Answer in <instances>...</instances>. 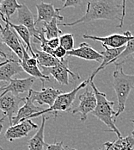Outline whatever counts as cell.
<instances>
[{"label": "cell", "instance_id": "obj_13", "mask_svg": "<svg viewBox=\"0 0 134 150\" xmlns=\"http://www.w3.org/2000/svg\"><path fill=\"white\" fill-rule=\"evenodd\" d=\"M43 69V73L45 74H50L51 76L53 77V79L60 85H64V86H68L69 85V75H71L74 79L76 78H79L76 77L74 74V73H72L68 66H67V61L64 60L60 65L53 67H48V68H45L42 67Z\"/></svg>", "mask_w": 134, "mask_h": 150}, {"label": "cell", "instance_id": "obj_25", "mask_svg": "<svg viewBox=\"0 0 134 150\" xmlns=\"http://www.w3.org/2000/svg\"><path fill=\"white\" fill-rule=\"evenodd\" d=\"M43 30L46 35V39L50 40L53 38H58L62 35V31L58 27V19L53 18L49 23H44L43 24Z\"/></svg>", "mask_w": 134, "mask_h": 150}, {"label": "cell", "instance_id": "obj_26", "mask_svg": "<svg viewBox=\"0 0 134 150\" xmlns=\"http://www.w3.org/2000/svg\"><path fill=\"white\" fill-rule=\"evenodd\" d=\"M60 46L68 52L74 49V35L72 34H64L60 35Z\"/></svg>", "mask_w": 134, "mask_h": 150}, {"label": "cell", "instance_id": "obj_11", "mask_svg": "<svg viewBox=\"0 0 134 150\" xmlns=\"http://www.w3.org/2000/svg\"><path fill=\"white\" fill-rule=\"evenodd\" d=\"M38 125L31 119H27V120L22 121L17 124L10 126L4 134V137L9 141V142H13L16 139L23 138L28 136L29 133L32 129H37Z\"/></svg>", "mask_w": 134, "mask_h": 150}, {"label": "cell", "instance_id": "obj_4", "mask_svg": "<svg viewBox=\"0 0 134 150\" xmlns=\"http://www.w3.org/2000/svg\"><path fill=\"white\" fill-rule=\"evenodd\" d=\"M88 83H89V79H86V80L83 81L78 86L75 87L72 91H71L69 92H63L62 94H60V96L57 98L54 104L52 105L51 107H48L47 109H45V110H41L39 113L34 114L33 116L30 117L29 119L34 118V117H38L46 114V113H53V114H55V116H57V113L59 111H62V112L68 111L69 110H71L72 106L74 103L76 93L81 89L86 87Z\"/></svg>", "mask_w": 134, "mask_h": 150}, {"label": "cell", "instance_id": "obj_23", "mask_svg": "<svg viewBox=\"0 0 134 150\" xmlns=\"http://www.w3.org/2000/svg\"><path fill=\"white\" fill-rule=\"evenodd\" d=\"M33 50L35 53L36 59L38 60L39 65L41 66V67H45V68L53 67L60 65L64 61V60H59L56 57H54L47 53H45L43 51H40L36 47L33 48Z\"/></svg>", "mask_w": 134, "mask_h": 150}, {"label": "cell", "instance_id": "obj_22", "mask_svg": "<svg viewBox=\"0 0 134 150\" xmlns=\"http://www.w3.org/2000/svg\"><path fill=\"white\" fill-rule=\"evenodd\" d=\"M2 20H3L4 23H9L10 26H11L12 29L15 30V31L17 33V35H18V36L22 40V42H23L24 44L26 45L27 49L29 51L30 54H32V56H33V57H36L35 53L34 52L33 47H32V46H31V36H32V35H31V34H30L29 29H28L27 27L22 25V24H14V23H12L10 20L4 18V16H2Z\"/></svg>", "mask_w": 134, "mask_h": 150}, {"label": "cell", "instance_id": "obj_16", "mask_svg": "<svg viewBox=\"0 0 134 150\" xmlns=\"http://www.w3.org/2000/svg\"><path fill=\"white\" fill-rule=\"evenodd\" d=\"M67 55L80 58L85 60H94V61H97L101 63L102 61V54L97 52L94 48H92L86 42H83L77 48H74L73 50L69 51Z\"/></svg>", "mask_w": 134, "mask_h": 150}, {"label": "cell", "instance_id": "obj_21", "mask_svg": "<svg viewBox=\"0 0 134 150\" xmlns=\"http://www.w3.org/2000/svg\"><path fill=\"white\" fill-rule=\"evenodd\" d=\"M105 150H134V131L126 137L118 138L114 142H107Z\"/></svg>", "mask_w": 134, "mask_h": 150}, {"label": "cell", "instance_id": "obj_35", "mask_svg": "<svg viewBox=\"0 0 134 150\" xmlns=\"http://www.w3.org/2000/svg\"><path fill=\"white\" fill-rule=\"evenodd\" d=\"M2 1H3V0H0V3H1V2H2Z\"/></svg>", "mask_w": 134, "mask_h": 150}, {"label": "cell", "instance_id": "obj_12", "mask_svg": "<svg viewBox=\"0 0 134 150\" xmlns=\"http://www.w3.org/2000/svg\"><path fill=\"white\" fill-rule=\"evenodd\" d=\"M62 93L63 91L59 89H54L53 87H43L41 91L30 90L28 96L34 103H37L38 105H47L49 107H51L54 104L57 98Z\"/></svg>", "mask_w": 134, "mask_h": 150}, {"label": "cell", "instance_id": "obj_10", "mask_svg": "<svg viewBox=\"0 0 134 150\" xmlns=\"http://www.w3.org/2000/svg\"><path fill=\"white\" fill-rule=\"evenodd\" d=\"M3 58H5L4 61L0 64V80L4 82H10L12 79V77L15 74H18L23 71L19 60H15L13 57L9 56L1 52Z\"/></svg>", "mask_w": 134, "mask_h": 150}, {"label": "cell", "instance_id": "obj_19", "mask_svg": "<svg viewBox=\"0 0 134 150\" xmlns=\"http://www.w3.org/2000/svg\"><path fill=\"white\" fill-rule=\"evenodd\" d=\"M41 110H43L41 109V107L34 105V102L30 98L29 96H27L26 100L24 102V105L19 109L16 116L14 117L12 125L17 124V123H19V122H21L22 121L29 119L31 116H33L34 114L39 113Z\"/></svg>", "mask_w": 134, "mask_h": 150}, {"label": "cell", "instance_id": "obj_7", "mask_svg": "<svg viewBox=\"0 0 134 150\" xmlns=\"http://www.w3.org/2000/svg\"><path fill=\"white\" fill-rule=\"evenodd\" d=\"M1 41L7 46L15 55L18 60L23 58V44L19 40L18 35L9 23H5V26H1Z\"/></svg>", "mask_w": 134, "mask_h": 150}, {"label": "cell", "instance_id": "obj_8", "mask_svg": "<svg viewBox=\"0 0 134 150\" xmlns=\"http://www.w3.org/2000/svg\"><path fill=\"white\" fill-rule=\"evenodd\" d=\"M83 38L93 40L95 42H100L103 45L107 46L108 47L119 48L126 45L129 41L133 39L134 35H133V34L129 30H126L123 34H113L107 36H94L83 35Z\"/></svg>", "mask_w": 134, "mask_h": 150}, {"label": "cell", "instance_id": "obj_33", "mask_svg": "<svg viewBox=\"0 0 134 150\" xmlns=\"http://www.w3.org/2000/svg\"><path fill=\"white\" fill-rule=\"evenodd\" d=\"M64 150H76V149H71L70 147H68V146H65V147H64Z\"/></svg>", "mask_w": 134, "mask_h": 150}, {"label": "cell", "instance_id": "obj_32", "mask_svg": "<svg viewBox=\"0 0 134 150\" xmlns=\"http://www.w3.org/2000/svg\"><path fill=\"white\" fill-rule=\"evenodd\" d=\"M126 0H122V9H123V13H122V17L121 20L119 22V24L118 25L119 28H121L124 24V19H125V16H126Z\"/></svg>", "mask_w": 134, "mask_h": 150}, {"label": "cell", "instance_id": "obj_2", "mask_svg": "<svg viewBox=\"0 0 134 150\" xmlns=\"http://www.w3.org/2000/svg\"><path fill=\"white\" fill-rule=\"evenodd\" d=\"M89 86L95 91L96 98H97L96 108L92 112V114L96 118H98L101 122H102L104 124H106L107 127H108L112 132L115 133L116 135L118 136V138L122 137L118 128L115 125V122H114V116L116 114V111H114L113 110V106L114 105V102L109 101L107 98V95L103 92H101L97 89V87L95 85L93 80L89 81Z\"/></svg>", "mask_w": 134, "mask_h": 150}, {"label": "cell", "instance_id": "obj_18", "mask_svg": "<svg viewBox=\"0 0 134 150\" xmlns=\"http://www.w3.org/2000/svg\"><path fill=\"white\" fill-rule=\"evenodd\" d=\"M17 16L20 23L27 27L29 30L31 35L35 38L39 35L40 29H36L34 16L26 4H22V7L17 11Z\"/></svg>", "mask_w": 134, "mask_h": 150}, {"label": "cell", "instance_id": "obj_34", "mask_svg": "<svg viewBox=\"0 0 134 150\" xmlns=\"http://www.w3.org/2000/svg\"><path fill=\"white\" fill-rule=\"evenodd\" d=\"M131 121H132V122L133 123V125H134V120H133H133H131ZM133 131H134V130H133Z\"/></svg>", "mask_w": 134, "mask_h": 150}, {"label": "cell", "instance_id": "obj_20", "mask_svg": "<svg viewBox=\"0 0 134 150\" xmlns=\"http://www.w3.org/2000/svg\"><path fill=\"white\" fill-rule=\"evenodd\" d=\"M47 117L43 116L42 121H41V125L37 130V132L30 138L29 141L28 142L27 145L29 150H45V149L47 148V145L45 142L44 140V132L45 126H46V122Z\"/></svg>", "mask_w": 134, "mask_h": 150}, {"label": "cell", "instance_id": "obj_29", "mask_svg": "<svg viewBox=\"0 0 134 150\" xmlns=\"http://www.w3.org/2000/svg\"><path fill=\"white\" fill-rule=\"evenodd\" d=\"M83 0H65V3H64V5L60 8H58L57 10L60 11L61 10H64L65 8H69V7H76L77 6L78 4H81Z\"/></svg>", "mask_w": 134, "mask_h": 150}, {"label": "cell", "instance_id": "obj_28", "mask_svg": "<svg viewBox=\"0 0 134 150\" xmlns=\"http://www.w3.org/2000/svg\"><path fill=\"white\" fill-rule=\"evenodd\" d=\"M67 54H68V51L67 50H65L63 47H61L60 46L59 47H57L55 50H54V56L57 58V59H59L60 60H64V58L67 55Z\"/></svg>", "mask_w": 134, "mask_h": 150}, {"label": "cell", "instance_id": "obj_1", "mask_svg": "<svg viewBox=\"0 0 134 150\" xmlns=\"http://www.w3.org/2000/svg\"><path fill=\"white\" fill-rule=\"evenodd\" d=\"M122 5L114 0H95L89 2L85 14L72 23H62L61 26L72 27L78 23H85L96 20H121Z\"/></svg>", "mask_w": 134, "mask_h": 150}, {"label": "cell", "instance_id": "obj_36", "mask_svg": "<svg viewBox=\"0 0 134 150\" xmlns=\"http://www.w3.org/2000/svg\"><path fill=\"white\" fill-rule=\"evenodd\" d=\"M98 150H102V149H98Z\"/></svg>", "mask_w": 134, "mask_h": 150}, {"label": "cell", "instance_id": "obj_5", "mask_svg": "<svg viewBox=\"0 0 134 150\" xmlns=\"http://www.w3.org/2000/svg\"><path fill=\"white\" fill-rule=\"evenodd\" d=\"M26 98H20L11 92L2 93L0 97V109L4 113V117H7L10 126H12L13 119L16 116L21 102H25Z\"/></svg>", "mask_w": 134, "mask_h": 150}, {"label": "cell", "instance_id": "obj_24", "mask_svg": "<svg viewBox=\"0 0 134 150\" xmlns=\"http://www.w3.org/2000/svg\"><path fill=\"white\" fill-rule=\"evenodd\" d=\"M22 7V4H19L17 0H3L0 3V11L1 16L4 18L10 20L11 16Z\"/></svg>", "mask_w": 134, "mask_h": 150}, {"label": "cell", "instance_id": "obj_31", "mask_svg": "<svg viewBox=\"0 0 134 150\" xmlns=\"http://www.w3.org/2000/svg\"><path fill=\"white\" fill-rule=\"evenodd\" d=\"M46 150H64L63 142H54L53 144H48Z\"/></svg>", "mask_w": 134, "mask_h": 150}, {"label": "cell", "instance_id": "obj_9", "mask_svg": "<svg viewBox=\"0 0 134 150\" xmlns=\"http://www.w3.org/2000/svg\"><path fill=\"white\" fill-rule=\"evenodd\" d=\"M20 64L25 73L29 74L31 77H34L35 79H38L41 80L42 84L44 85V82L50 81V77L48 75L45 74L43 72H41L38 67V60L36 57H30L28 54L27 47L24 44L23 45V58L22 60H19Z\"/></svg>", "mask_w": 134, "mask_h": 150}, {"label": "cell", "instance_id": "obj_17", "mask_svg": "<svg viewBox=\"0 0 134 150\" xmlns=\"http://www.w3.org/2000/svg\"><path fill=\"white\" fill-rule=\"evenodd\" d=\"M35 81V78L29 77L22 79H12L9 85L2 87L1 91H4L3 93H7V92H11L15 95L20 94V93H24L26 91H29L31 87L33 86L34 83Z\"/></svg>", "mask_w": 134, "mask_h": 150}, {"label": "cell", "instance_id": "obj_30", "mask_svg": "<svg viewBox=\"0 0 134 150\" xmlns=\"http://www.w3.org/2000/svg\"><path fill=\"white\" fill-rule=\"evenodd\" d=\"M46 43H47V45L49 46L51 48H53V50H55L57 47H59L60 46V37H58V38H53V39H50V40L47 39Z\"/></svg>", "mask_w": 134, "mask_h": 150}, {"label": "cell", "instance_id": "obj_27", "mask_svg": "<svg viewBox=\"0 0 134 150\" xmlns=\"http://www.w3.org/2000/svg\"><path fill=\"white\" fill-rule=\"evenodd\" d=\"M134 54V38L133 40H131V41H129L128 42V43L126 45V48H125V50L123 51V53L119 55V57H118V59L117 60H120L119 62L118 63H114L115 65H116V67L117 66H119V65H121V64H123L124 63V61L126 60L130 55H132V54ZM116 60V61H117ZM115 61V62H116Z\"/></svg>", "mask_w": 134, "mask_h": 150}, {"label": "cell", "instance_id": "obj_6", "mask_svg": "<svg viewBox=\"0 0 134 150\" xmlns=\"http://www.w3.org/2000/svg\"><path fill=\"white\" fill-rule=\"evenodd\" d=\"M97 105V98L95 91L89 90V86L86 87L85 91L79 96V105L72 110V114H80L81 121L84 122L87 119L89 113H92Z\"/></svg>", "mask_w": 134, "mask_h": 150}, {"label": "cell", "instance_id": "obj_15", "mask_svg": "<svg viewBox=\"0 0 134 150\" xmlns=\"http://www.w3.org/2000/svg\"><path fill=\"white\" fill-rule=\"evenodd\" d=\"M103 48H104V51H102L101 54L102 55V61L101 63V65L93 72V74L90 75L89 77V81H91L94 79V77L101 70L104 69L105 67L110 64H114L116 60L118 59L119 55L123 53V51L125 50L126 48V46L125 47H119V48H112V47H108L107 46L103 45L102 44Z\"/></svg>", "mask_w": 134, "mask_h": 150}, {"label": "cell", "instance_id": "obj_14", "mask_svg": "<svg viewBox=\"0 0 134 150\" xmlns=\"http://www.w3.org/2000/svg\"><path fill=\"white\" fill-rule=\"evenodd\" d=\"M35 7L37 9V20L35 21V24L39 23L40 22L49 23L53 18H57L60 21H63L64 19L63 16L59 14L60 11L54 8L53 3L47 4L41 0V4H35Z\"/></svg>", "mask_w": 134, "mask_h": 150}, {"label": "cell", "instance_id": "obj_3", "mask_svg": "<svg viewBox=\"0 0 134 150\" xmlns=\"http://www.w3.org/2000/svg\"><path fill=\"white\" fill-rule=\"evenodd\" d=\"M113 79V86L118 99V109L114 116L116 119L126 110V100L134 87V74H126L120 67L114 72Z\"/></svg>", "mask_w": 134, "mask_h": 150}]
</instances>
